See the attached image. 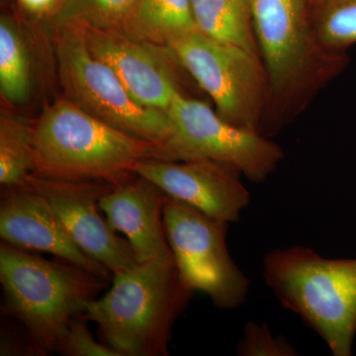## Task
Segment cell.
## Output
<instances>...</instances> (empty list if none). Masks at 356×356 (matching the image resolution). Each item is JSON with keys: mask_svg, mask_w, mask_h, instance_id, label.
I'll use <instances>...</instances> for the list:
<instances>
[{"mask_svg": "<svg viewBox=\"0 0 356 356\" xmlns=\"http://www.w3.org/2000/svg\"><path fill=\"white\" fill-rule=\"evenodd\" d=\"M74 26L83 33L89 51L113 70L143 106L166 113L175 95H187L188 72L170 47L126 32Z\"/></svg>", "mask_w": 356, "mask_h": 356, "instance_id": "obj_10", "label": "cell"}, {"mask_svg": "<svg viewBox=\"0 0 356 356\" xmlns=\"http://www.w3.org/2000/svg\"><path fill=\"white\" fill-rule=\"evenodd\" d=\"M168 46L199 88L212 98L221 118L261 134L269 81L259 56L209 38L198 30L172 40Z\"/></svg>", "mask_w": 356, "mask_h": 356, "instance_id": "obj_8", "label": "cell"}, {"mask_svg": "<svg viewBox=\"0 0 356 356\" xmlns=\"http://www.w3.org/2000/svg\"><path fill=\"white\" fill-rule=\"evenodd\" d=\"M34 123L18 115L0 117V184L11 186L23 181L33 168Z\"/></svg>", "mask_w": 356, "mask_h": 356, "instance_id": "obj_19", "label": "cell"}, {"mask_svg": "<svg viewBox=\"0 0 356 356\" xmlns=\"http://www.w3.org/2000/svg\"><path fill=\"white\" fill-rule=\"evenodd\" d=\"M193 294L172 255L114 274L108 292L89 302L83 315L119 356H166L173 325Z\"/></svg>", "mask_w": 356, "mask_h": 356, "instance_id": "obj_2", "label": "cell"}, {"mask_svg": "<svg viewBox=\"0 0 356 356\" xmlns=\"http://www.w3.org/2000/svg\"><path fill=\"white\" fill-rule=\"evenodd\" d=\"M312 16L321 44L348 53L356 44V0H311Z\"/></svg>", "mask_w": 356, "mask_h": 356, "instance_id": "obj_20", "label": "cell"}, {"mask_svg": "<svg viewBox=\"0 0 356 356\" xmlns=\"http://www.w3.org/2000/svg\"><path fill=\"white\" fill-rule=\"evenodd\" d=\"M137 0H60L51 26L79 25L129 34Z\"/></svg>", "mask_w": 356, "mask_h": 356, "instance_id": "obj_18", "label": "cell"}, {"mask_svg": "<svg viewBox=\"0 0 356 356\" xmlns=\"http://www.w3.org/2000/svg\"><path fill=\"white\" fill-rule=\"evenodd\" d=\"M0 202L2 242L28 252L55 255L108 281L111 271L77 247L50 205L26 178L2 187Z\"/></svg>", "mask_w": 356, "mask_h": 356, "instance_id": "obj_13", "label": "cell"}, {"mask_svg": "<svg viewBox=\"0 0 356 356\" xmlns=\"http://www.w3.org/2000/svg\"><path fill=\"white\" fill-rule=\"evenodd\" d=\"M165 197L159 186L135 173L100 199L110 227L125 235L139 264L173 255L163 222Z\"/></svg>", "mask_w": 356, "mask_h": 356, "instance_id": "obj_14", "label": "cell"}, {"mask_svg": "<svg viewBox=\"0 0 356 356\" xmlns=\"http://www.w3.org/2000/svg\"><path fill=\"white\" fill-rule=\"evenodd\" d=\"M133 172L153 182L168 197L188 204L218 221H238L250 202L241 172L217 161L146 159L136 163Z\"/></svg>", "mask_w": 356, "mask_h": 356, "instance_id": "obj_12", "label": "cell"}, {"mask_svg": "<svg viewBox=\"0 0 356 356\" xmlns=\"http://www.w3.org/2000/svg\"><path fill=\"white\" fill-rule=\"evenodd\" d=\"M53 29L65 99L123 132L161 147L170 133L168 114L136 102L113 70L89 51L79 27L62 25Z\"/></svg>", "mask_w": 356, "mask_h": 356, "instance_id": "obj_6", "label": "cell"}, {"mask_svg": "<svg viewBox=\"0 0 356 356\" xmlns=\"http://www.w3.org/2000/svg\"><path fill=\"white\" fill-rule=\"evenodd\" d=\"M254 25L269 81L261 134L270 138L346 69L348 57L321 44L311 0H254Z\"/></svg>", "mask_w": 356, "mask_h": 356, "instance_id": "obj_1", "label": "cell"}, {"mask_svg": "<svg viewBox=\"0 0 356 356\" xmlns=\"http://www.w3.org/2000/svg\"><path fill=\"white\" fill-rule=\"evenodd\" d=\"M33 153L31 173L39 177L115 185L135 175L138 161L163 159L159 145L123 132L65 98L47 106L35 122Z\"/></svg>", "mask_w": 356, "mask_h": 356, "instance_id": "obj_3", "label": "cell"}, {"mask_svg": "<svg viewBox=\"0 0 356 356\" xmlns=\"http://www.w3.org/2000/svg\"><path fill=\"white\" fill-rule=\"evenodd\" d=\"M88 321L83 314L72 318L56 353L65 356H119L108 346L96 341L89 331Z\"/></svg>", "mask_w": 356, "mask_h": 356, "instance_id": "obj_21", "label": "cell"}, {"mask_svg": "<svg viewBox=\"0 0 356 356\" xmlns=\"http://www.w3.org/2000/svg\"><path fill=\"white\" fill-rule=\"evenodd\" d=\"M242 356H294L297 351L283 337H274L268 325L248 322L236 348Z\"/></svg>", "mask_w": 356, "mask_h": 356, "instance_id": "obj_22", "label": "cell"}, {"mask_svg": "<svg viewBox=\"0 0 356 356\" xmlns=\"http://www.w3.org/2000/svg\"><path fill=\"white\" fill-rule=\"evenodd\" d=\"M19 8L37 17L50 18L57 10L60 0H15Z\"/></svg>", "mask_w": 356, "mask_h": 356, "instance_id": "obj_23", "label": "cell"}, {"mask_svg": "<svg viewBox=\"0 0 356 356\" xmlns=\"http://www.w3.org/2000/svg\"><path fill=\"white\" fill-rule=\"evenodd\" d=\"M163 222L182 283L207 294L222 310L245 303L250 280L227 247L229 222L218 221L188 204L166 196Z\"/></svg>", "mask_w": 356, "mask_h": 356, "instance_id": "obj_9", "label": "cell"}, {"mask_svg": "<svg viewBox=\"0 0 356 356\" xmlns=\"http://www.w3.org/2000/svg\"><path fill=\"white\" fill-rule=\"evenodd\" d=\"M32 90L31 62L19 23L11 14L0 18V93L10 105L20 106Z\"/></svg>", "mask_w": 356, "mask_h": 356, "instance_id": "obj_17", "label": "cell"}, {"mask_svg": "<svg viewBox=\"0 0 356 356\" xmlns=\"http://www.w3.org/2000/svg\"><path fill=\"white\" fill-rule=\"evenodd\" d=\"M3 312L25 327L36 355L56 353L70 321L83 315L106 280L70 262L49 261L33 252L0 245Z\"/></svg>", "mask_w": 356, "mask_h": 356, "instance_id": "obj_4", "label": "cell"}, {"mask_svg": "<svg viewBox=\"0 0 356 356\" xmlns=\"http://www.w3.org/2000/svg\"><path fill=\"white\" fill-rule=\"evenodd\" d=\"M195 30L192 0H137L129 34L168 46Z\"/></svg>", "mask_w": 356, "mask_h": 356, "instance_id": "obj_16", "label": "cell"}, {"mask_svg": "<svg viewBox=\"0 0 356 356\" xmlns=\"http://www.w3.org/2000/svg\"><path fill=\"white\" fill-rule=\"evenodd\" d=\"M266 284L281 305L298 315L334 356H350L356 334V259H330L311 248L268 252Z\"/></svg>", "mask_w": 356, "mask_h": 356, "instance_id": "obj_5", "label": "cell"}, {"mask_svg": "<svg viewBox=\"0 0 356 356\" xmlns=\"http://www.w3.org/2000/svg\"><path fill=\"white\" fill-rule=\"evenodd\" d=\"M196 29L261 57L255 37L254 0H192Z\"/></svg>", "mask_w": 356, "mask_h": 356, "instance_id": "obj_15", "label": "cell"}, {"mask_svg": "<svg viewBox=\"0 0 356 356\" xmlns=\"http://www.w3.org/2000/svg\"><path fill=\"white\" fill-rule=\"evenodd\" d=\"M166 114L170 133L161 146L166 161H214L232 166L250 181L262 182L284 158L282 147L270 138L225 121L192 96L175 95Z\"/></svg>", "mask_w": 356, "mask_h": 356, "instance_id": "obj_7", "label": "cell"}, {"mask_svg": "<svg viewBox=\"0 0 356 356\" xmlns=\"http://www.w3.org/2000/svg\"><path fill=\"white\" fill-rule=\"evenodd\" d=\"M28 184L56 213L77 247L117 274L138 264L127 238H121L102 216L99 201L115 184L102 180L69 181L30 173Z\"/></svg>", "mask_w": 356, "mask_h": 356, "instance_id": "obj_11", "label": "cell"}]
</instances>
